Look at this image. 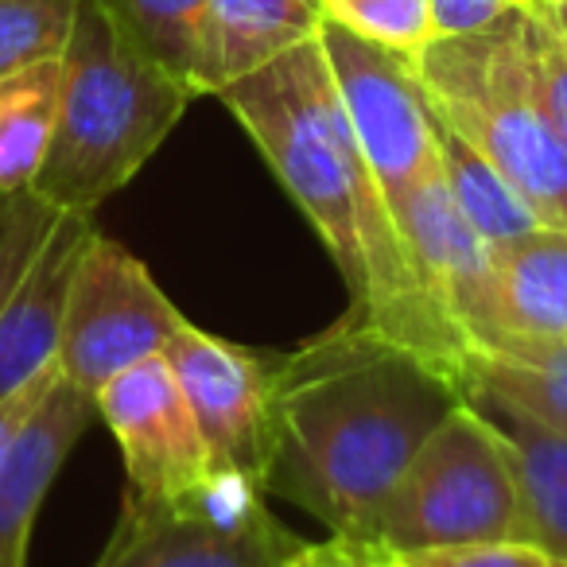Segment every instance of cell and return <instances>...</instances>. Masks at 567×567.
<instances>
[{
  "mask_svg": "<svg viewBox=\"0 0 567 567\" xmlns=\"http://www.w3.org/2000/svg\"><path fill=\"white\" fill-rule=\"evenodd\" d=\"M466 401L443 365L358 316L272 358L265 494L365 536L424 440Z\"/></svg>",
  "mask_w": 567,
  "mask_h": 567,
  "instance_id": "cell-1",
  "label": "cell"
},
{
  "mask_svg": "<svg viewBox=\"0 0 567 567\" xmlns=\"http://www.w3.org/2000/svg\"><path fill=\"white\" fill-rule=\"evenodd\" d=\"M311 221L350 292V316L451 373L466 393L471 342L424 292L378 175L362 156L319 35L218 94Z\"/></svg>",
  "mask_w": 567,
  "mask_h": 567,
  "instance_id": "cell-2",
  "label": "cell"
},
{
  "mask_svg": "<svg viewBox=\"0 0 567 567\" xmlns=\"http://www.w3.org/2000/svg\"><path fill=\"white\" fill-rule=\"evenodd\" d=\"M195 97L102 0H82L63 55L55 133L32 190L63 214H94L136 179Z\"/></svg>",
  "mask_w": 567,
  "mask_h": 567,
  "instance_id": "cell-3",
  "label": "cell"
},
{
  "mask_svg": "<svg viewBox=\"0 0 567 567\" xmlns=\"http://www.w3.org/2000/svg\"><path fill=\"white\" fill-rule=\"evenodd\" d=\"M435 117L489 159L548 226L567 229V141L536 90L525 12L412 55Z\"/></svg>",
  "mask_w": 567,
  "mask_h": 567,
  "instance_id": "cell-4",
  "label": "cell"
},
{
  "mask_svg": "<svg viewBox=\"0 0 567 567\" xmlns=\"http://www.w3.org/2000/svg\"><path fill=\"white\" fill-rule=\"evenodd\" d=\"M362 540L389 551L533 540L513 451L478 404L463 401L427 435Z\"/></svg>",
  "mask_w": 567,
  "mask_h": 567,
  "instance_id": "cell-5",
  "label": "cell"
},
{
  "mask_svg": "<svg viewBox=\"0 0 567 567\" xmlns=\"http://www.w3.org/2000/svg\"><path fill=\"white\" fill-rule=\"evenodd\" d=\"M183 323L187 316L167 300L144 260L94 229L66 296L59 373L97 396L117 373L164 354Z\"/></svg>",
  "mask_w": 567,
  "mask_h": 567,
  "instance_id": "cell-6",
  "label": "cell"
},
{
  "mask_svg": "<svg viewBox=\"0 0 567 567\" xmlns=\"http://www.w3.org/2000/svg\"><path fill=\"white\" fill-rule=\"evenodd\" d=\"M265 497L257 482L226 474L198 505L125 502L94 567H292L308 540L272 517Z\"/></svg>",
  "mask_w": 567,
  "mask_h": 567,
  "instance_id": "cell-7",
  "label": "cell"
},
{
  "mask_svg": "<svg viewBox=\"0 0 567 567\" xmlns=\"http://www.w3.org/2000/svg\"><path fill=\"white\" fill-rule=\"evenodd\" d=\"M125 463V502L148 509L198 505L226 482L164 354L117 373L94 396Z\"/></svg>",
  "mask_w": 567,
  "mask_h": 567,
  "instance_id": "cell-8",
  "label": "cell"
},
{
  "mask_svg": "<svg viewBox=\"0 0 567 567\" xmlns=\"http://www.w3.org/2000/svg\"><path fill=\"white\" fill-rule=\"evenodd\" d=\"M319 48L362 156L370 159L389 203L440 172V117L412 71V59L358 40L331 20L319 28Z\"/></svg>",
  "mask_w": 567,
  "mask_h": 567,
  "instance_id": "cell-9",
  "label": "cell"
},
{
  "mask_svg": "<svg viewBox=\"0 0 567 567\" xmlns=\"http://www.w3.org/2000/svg\"><path fill=\"white\" fill-rule=\"evenodd\" d=\"M221 471L265 489L272 440V358L203 331L187 319L164 350Z\"/></svg>",
  "mask_w": 567,
  "mask_h": 567,
  "instance_id": "cell-10",
  "label": "cell"
},
{
  "mask_svg": "<svg viewBox=\"0 0 567 567\" xmlns=\"http://www.w3.org/2000/svg\"><path fill=\"white\" fill-rule=\"evenodd\" d=\"M424 292L471 350L494 334V249L451 198L443 167L389 203Z\"/></svg>",
  "mask_w": 567,
  "mask_h": 567,
  "instance_id": "cell-11",
  "label": "cell"
},
{
  "mask_svg": "<svg viewBox=\"0 0 567 567\" xmlns=\"http://www.w3.org/2000/svg\"><path fill=\"white\" fill-rule=\"evenodd\" d=\"M94 420V396L55 373L0 463V567H28V544L43 497Z\"/></svg>",
  "mask_w": 567,
  "mask_h": 567,
  "instance_id": "cell-12",
  "label": "cell"
},
{
  "mask_svg": "<svg viewBox=\"0 0 567 567\" xmlns=\"http://www.w3.org/2000/svg\"><path fill=\"white\" fill-rule=\"evenodd\" d=\"M90 237H94L90 214H59L43 252L20 280L9 308L0 311V404L24 393L55 365L66 296Z\"/></svg>",
  "mask_w": 567,
  "mask_h": 567,
  "instance_id": "cell-13",
  "label": "cell"
},
{
  "mask_svg": "<svg viewBox=\"0 0 567 567\" xmlns=\"http://www.w3.org/2000/svg\"><path fill=\"white\" fill-rule=\"evenodd\" d=\"M323 24V0H210L198 35L195 94L218 97L226 86L316 40Z\"/></svg>",
  "mask_w": 567,
  "mask_h": 567,
  "instance_id": "cell-14",
  "label": "cell"
},
{
  "mask_svg": "<svg viewBox=\"0 0 567 567\" xmlns=\"http://www.w3.org/2000/svg\"><path fill=\"white\" fill-rule=\"evenodd\" d=\"M497 334L567 339V229L540 226L517 245L494 252V334L489 339Z\"/></svg>",
  "mask_w": 567,
  "mask_h": 567,
  "instance_id": "cell-15",
  "label": "cell"
},
{
  "mask_svg": "<svg viewBox=\"0 0 567 567\" xmlns=\"http://www.w3.org/2000/svg\"><path fill=\"white\" fill-rule=\"evenodd\" d=\"M505 435L525 494L528 536L551 559H567V435L486 393H466Z\"/></svg>",
  "mask_w": 567,
  "mask_h": 567,
  "instance_id": "cell-16",
  "label": "cell"
},
{
  "mask_svg": "<svg viewBox=\"0 0 567 567\" xmlns=\"http://www.w3.org/2000/svg\"><path fill=\"white\" fill-rule=\"evenodd\" d=\"M466 393H486L567 435V339H497L474 347Z\"/></svg>",
  "mask_w": 567,
  "mask_h": 567,
  "instance_id": "cell-17",
  "label": "cell"
},
{
  "mask_svg": "<svg viewBox=\"0 0 567 567\" xmlns=\"http://www.w3.org/2000/svg\"><path fill=\"white\" fill-rule=\"evenodd\" d=\"M440 167H443V179H447L451 198L458 203V210L466 214V221L478 229L482 241L494 252L509 249L520 237L548 226V221L533 210V203H528L482 152H474L463 136L451 133L443 121H440Z\"/></svg>",
  "mask_w": 567,
  "mask_h": 567,
  "instance_id": "cell-18",
  "label": "cell"
},
{
  "mask_svg": "<svg viewBox=\"0 0 567 567\" xmlns=\"http://www.w3.org/2000/svg\"><path fill=\"white\" fill-rule=\"evenodd\" d=\"M63 94V59L0 79V190H32Z\"/></svg>",
  "mask_w": 567,
  "mask_h": 567,
  "instance_id": "cell-19",
  "label": "cell"
},
{
  "mask_svg": "<svg viewBox=\"0 0 567 567\" xmlns=\"http://www.w3.org/2000/svg\"><path fill=\"white\" fill-rule=\"evenodd\" d=\"M102 4L152 59H159L195 90L198 35L210 0H102Z\"/></svg>",
  "mask_w": 567,
  "mask_h": 567,
  "instance_id": "cell-20",
  "label": "cell"
},
{
  "mask_svg": "<svg viewBox=\"0 0 567 567\" xmlns=\"http://www.w3.org/2000/svg\"><path fill=\"white\" fill-rule=\"evenodd\" d=\"M82 0H0V79L63 59Z\"/></svg>",
  "mask_w": 567,
  "mask_h": 567,
  "instance_id": "cell-21",
  "label": "cell"
},
{
  "mask_svg": "<svg viewBox=\"0 0 567 567\" xmlns=\"http://www.w3.org/2000/svg\"><path fill=\"white\" fill-rule=\"evenodd\" d=\"M331 24L412 59L435 40L432 0H323Z\"/></svg>",
  "mask_w": 567,
  "mask_h": 567,
  "instance_id": "cell-22",
  "label": "cell"
},
{
  "mask_svg": "<svg viewBox=\"0 0 567 567\" xmlns=\"http://www.w3.org/2000/svg\"><path fill=\"white\" fill-rule=\"evenodd\" d=\"M59 214L35 190H0V311L43 252Z\"/></svg>",
  "mask_w": 567,
  "mask_h": 567,
  "instance_id": "cell-23",
  "label": "cell"
},
{
  "mask_svg": "<svg viewBox=\"0 0 567 567\" xmlns=\"http://www.w3.org/2000/svg\"><path fill=\"white\" fill-rule=\"evenodd\" d=\"M404 567H556V559L533 540H486L455 548L396 551Z\"/></svg>",
  "mask_w": 567,
  "mask_h": 567,
  "instance_id": "cell-24",
  "label": "cell"
},
{
  "mask_svg": "<svg viewBox=\"0 0 567 567\" xmlns=\"http://www.w3.org/2000/svg\"><path fill=\"white\" fill-rule=\"evenodd\" d=\"M528 28V51H533V71H536V90L540 102L548 110V117L556 121V128L567 141V51L556 43V35L520 4Z\"/></svg>",
  "mask_w": 567,
  "mask_h": 567,
  "instance_id": "cell-25",
  "label": "cell"
},
{
  "mask_svg": "<svg viewBox=\"0 0 567 567\" xmlns=\"http://www.w3.org/2000/svg\"><path fill=\"white\" fill-rule=\"evenodd\" d=\"M520 9V0H432L435 40H458L497 28Z\"/></svg>",
  "mask_w": 567,
  "mask_h": 567,
  "instance_id": "cell-26",
  "label": "cell"
},
{
  "mask_svg": "<svg viewBox=\"0 0 567 567\" xmlns=\"http://www.w3.org/2000/svg\"><path fill=\"white\" fill-rule=\"evenodd\" d=\"M292 567H404L396 551L362 536H327L319 544H303Z\"/></svg>",
  "mask_w": 567,
  "mask_h": 567,
  "instance_id": "cell-27",
  "label": "cell"
},
{
  "mask_svg": "<svg viewBox=\"0 0 567 567\" xmlns=\"http://www.w3.org/2000/svg\"><path fill=\"white\" fill-rule=\"evenodd\" d=\"M55 373H59V362L51 365L43 378H35L32 385L24 389V393H17V396H9V401L0 404V463H4V455H9V447H12V440H17V432L24 427V420L35 412V404L43 401V393H48V385L55 381Z\"/></svg>",
  "mask_w": 567,
  "mask_h": 567,
  "instance_id": "cell-28",
  "label": "cell"
},
{
  "mask_svg": "<svg viewBox=\"0 0 567 567\" xmlns=\"http://www.w3.org/2000/svg\"><path fill=\"white\" fill-rule=\"evenodd\" d=\"M520 4H525V0H520ZM525 9L533 12V17L540 20L551 35H556L559 48L567 51V9H544V4H525Z\"/></svg>",
  "mask_w": 567,
  "mask_h": 567,
  "instance_id": "cell-29",
  "label": "cell"
},
{
  "mask_svg": "<svg viewBox=\"0 0 567 567\" xmlns=\"http://www.w3.org/2000/svg\"><path fill=\"white\" fill-rule=\"evenodd\" d=\"M525 4H544V9H567V0H525Z\"/></svg>",
  "mask_w": 567,
  "mask_h": 567,
  "instance_id": "cell-30",
  "label": "cell"
},
{
  "mask_svg": "<svg viewBox=\"0 0 567 567\" xmlns=\"http://www.w3.org/2000/svg\"><path fill=\"white\" fill-rule=\"evenodd\" d=\"M556 567H567V559H556Z\"/></svg>",
  "mask_w": 567,
  "mask_h": 567,
  "instance_id": "cell-31",
  "label": "cell"
}]
</instances>
